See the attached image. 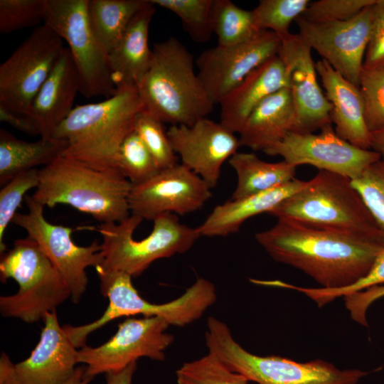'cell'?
<instances>
[{
    "label": "cell",
    "instance_id": "cell-1",
    "mask_svg": "<svg viewBox=\"0 0 384 384\" xmlns=\"http://www.w3.org/2000/svg\"><path fill=\"white\" fill-rule=\"evenodd\" d=\"M255 239L274 260L302 271L326 289L363 278L384 250L361 235L282 218Z\"/></svg>",
    "mask_w": 384,
    "mask_h": 384
},
{
    "label": "cell",
    "instance_id": "cell-2",
    "mask_svg": "<svg viewBox=\"0 0 384 384\" xmlns=\"http://www.w3.org/2000/svg\"><path fill=\"white\" fill-rule=\"evenodd\" d=\"M142 110L137 87L117 88L100 102L74 107L53 137L68 142L65 157L97 169H118L120 146Z\"/></svg>",
    "mask_w": 384,
    "mask_h": 384
},
{
    "label": "cell",
    "instance_id": "cell-3",
    "mask_svg": "<svg viewBox=\"0 0 384 384\" xmlns=\"http://www.w3.org/2000/svg\"><path fill=\"white\" fill-rule=\"evenodd\" d=\"M137 90L143 110L171 126H191L215 105L195 73L193 55L175 37L154 45L149 68Z\"/></svg>",
    "mask_w": 384,
    "mask_h": 384
},
{
    "label": "cell",
    "instance_id": "cell-4",
    "mask_svg": "<svg viewBox=\"0 0 384 384\" xmlns=\"http://www.w3.org/2000/svg\"><path fill=\"white\" fill-rule=\"evenodd\" d=\"M32 196L44 207L69 205L100 223H119L131 215V182L119 169H97L60 156L39 169Z\"/></svg>",
    "mask_w": 384,
    "mask_h": 384
},
{
    "label": "cell",
    "instance_id": "cell-5",
    "mask_svg": "<svg viewBox=\"0 0 384 384\" xmlns=\"http://www.w3.org/2000/svg\"><path fill=\"white\" fill-rule=\"evenodd\" d=\"M268 214L277 219L361 235L384 245V234L351 179L336 173L319 171L304 188Z\"/></svg>",
    "mask_w": 384,
    "mask_h": 384
},
{
    "label": "cell",
    "instance_id": "cell-6",
    "mask_svg": "<svg viewBox=\"0 0 384 384\" xmlns=\"http://www.w3.org/2000/svg\"><path fill=\"white\" fill-rule=\"evenodd\" d=\"M95 270L101 293L108 298L109 304L102 315L91 323L63 326L77 348L86 345L90 334L114 319L140 314L161 318L169 326H183L200 319L217 299L215 285L205 278H198L179 297L164 304H154L139 294L129 274L100 265Z\"/></svg>",
    "mask_w": 384,
    "mask_h": 384
},
{
    "label": "cell",
    "instance_id": "cell-7",
    "mask_svg": "<svg viewBox=\"0 0 384 384\" xmlns=\"http://www.w3.org/2000/svg\"><path fill=\"white\" fill-rule=\"evenodd\" d=\"M205 337L208 352L257 384H358L368 374L360 369H340L320 359L302 363L251 353L234 339L226 324L213 316L207 320Z\"/></svg>",
    "mask_w": 384,
    "mask_h": 384
},
{
    "label": "cell",
    "instance_id": "cell-8",
    "mask_svg": "<svg viewBox=\"0 0 384 384\" xmlns=\"http://www.w3.org/2000/svg\"><path fill=\"white\" fill-rule=\"evenodd\" d=\"M0 279L4 283L13 279L19 287L15 294L0 297L1 315L26 323L43 320L71 297L60 272L28 236L16 240L12 248L1 255Z\"/></svg>",
    "mask_w": 384,
    "mask_h": 384
},
{
    "label": "cell",
    "instance_id": "cell-9",
    "mask_svg": "<svg viewBox=\"0 0 384 384\" xmlns=\"http://www.w3.org/2000/svg\"><path fill=\"white\" fill-rule=\"evenodd\" d=\"M142 220L131 214L119 223H100L95 229L102 237L100 266L137 277L153 262L188 251L200 237L196 228L181 223L176 215L164 213L153 220L149 235L137 240L133 235Z\"/></svg>",
    "mask_w": 384,
    "mask_h": 384
},
{
    "label": "cell",
    "instance_id": "cell-10",
    "mask_svg": "<svg viewBox=\"0 0 384 384\" xmlns=\"http://www.w3.org/2000/svg\"><path fill=\"white\" fill-rule=\"evenodd\" d=\"M88 0H46L43 23L68 43L80 78V93L109 98L117 91L108 53L95 35L87 14Z\"/></svg>",
    "mask_w": 384,
    "mask_h": 384
},
{
    "label": "cell",
    "instance_id": "cell-11",
    "mask_svg": "<svg viewBox=\"0 0 384 384\" xmlns=\"http://www.w3.org/2000/svg\"><path fill=\"white\" fill-rule=\"evenodd\" d=\"M65 48L46 23L34 28L0 65V105L30 116L34 98Z\"/></svg>",
    "mask_w": 384,
    "mask_h": 384
},
{
    "label": "cell",
    "instance_id": "cell-12",
    "mask_svg": "<svg viewBox=\"0 0 384 384\" xmlns=\"http://www.w3.org/2000/svg\"><path fill=\"white\" fill-rule=\"evenodd\" d=\"M26 213H16L12 223L22 228L35 240L66 282L71 300L77 303L86 290L88 278L86 269L101 265L103 256L101 244L96 240L88 246H79L72 239L73 229L48 222L44 206L26 195Z\"/></svg>",
    "mask_w": 384,
    "mask_h": 384
},
{
    "label": "cell",
    "instance_id": "cell-13",
    "mask_svg": "<svg viewBox=\"0 0 384 384\" xmlns=\"http://www.w3.org/2000/svg\"><path fill=\"white\" fill-rule=\"evenodd\" d=\"M169 326L164 319L157 316L129 317L105 343L80 348L78 363L85 364L87 374L94 378L100 373L122 370L142 357L163 361L165 351L174 339L166 332Z\"/></svg>",
    "mask_w": 384,
    "mask_h": 384
},
{
    "label": "cell",
    "instance_id": "cell-14",
    "mask_svg": "<svg viewBox=\"0 0 384 384\" xmlns=\"http://www.w3.org/2000/svg\"><path fill=\"white\" fill-rule=\"evenodd\" d=\"M264 152L280 156L297 167L311 165L319 171L336 173L351 180L380 159L375 151L357 147L341 139L332 124L324 127L317 134L291 132Z\"/></svg>",
    "mask_w": 384,
    "mask_h": 384
},
{
    "label": "cell",
    "instance_id": "cell-15",
    "mask_svg": "<svg viewBox=\"0 0 384 384\" xmlns=\"http://www.w3.org/2000/svg\"><path fill=\"white\" fill-rule=\"evenodd\" d=\"M281 39L260 31L240 43L203 50L196 63L198 77L211 102L221 101L254 69L278 53Z\"/></svg>",
    "mask_w": 384,
    "mask_h": 384
},
{
    "label": "cell",
    "instance_id": "cell-16",
    "mask_svg": "<svg viewBox=\"0 0 384 384\" xmlns=\"http://www.w3.org/2000/svg\"><path fill=\"white\" fill-rule=\"evenodd\" d=\"M43 321L39 341L27 358L14 363L1 353L0 384H62L73 374L78 350L60 326L56 310Z\"/></svg>",
    "mask_w": 384,
    "mask_h": 384
},
{
    "label": "cell",
    "instance_id": "cell-17",
    "mask_svg": "<svg viewBox=\"0 0 384 384\" xmlns=\"http://www.w3.org/2000/svg\"><path fill=\"white\" fill-rule=\"evenodd\" d=\"M371 6L344 21L316 23L301 16L295 20L299 33L311 48L358 87L370 33Z\"/></svg>",
    "mask_w": 384,
    "mask_h": 384
},
{
    "label": "cell",
    "instance_id": "cell-18",
    "mask_svg": "<svg viewBox=\"0 0 384 384\" xmlns=\"http://www.w3.org/2000/svg\"><path fill=\"white\" fill-rule=\"evenodd\" d=\"M210 189L200 176L178 164L132 186L129 210L131 214L151 220L164 213L186 215L204 206L212 196Z\"/></svg>",
    "mask_w": 384,
    "mask_h": 384
},
{
    "label": "cell",
    "instance_id": "cell-19",
    "mask_svg": "<svg viewBox=\"0 0 384 384\" xmlns=\"http://www.w3.org/2000/svg\"><path fill=\"white\" fill-rule=\"evenodd\" d=\"M311 51L299 33L281 38L277 55L286 68L296 110L294 132L313 133L332 124L331 105L319 85Z\"/></svg>",
    "mask_w": 384,
    "mask_h": 384
},
{
    "label": "cell",
    "instance_id": "cell-20",
    "mask_svg": "<svg viewBox=\"0 0 384 384\" xmlns=\"http://www.w3.org/2000/svg\"><path fill=\"white\" fill-rule=\"evenodd\" d=\"M166 134L181 164L200 176L210 188L218 184L224 162L240 146L235 133L220 122L206 117L191 126H171Z\"/></svg>",
    "mask_w": 384,
    "mask_h": 384
},
{
    "label": "cell",
    "instance_id": "cell-21",
    "mask_svg": "<svg viewBox=\"0 0 384 384\" xmlns=\"http://www.w3.org/2000/svg\"><path fill=\"white\" fill-rule=\"evenodd\" d=\"M325 90V96L331 105V119L335 132L350 144L370 149V132L365 120L364 104L360 89L329 63L321 59L315 63Z\"/></svg>",
    "mask_w": 384,
    "mask_h": 384
},
{
    "label": "cell",
    "instance_id": "cell-22",
    "mask_svg": "<svg viewBox=\"0 0 384 384\" xmlns=\"http://www.w3.org/2000/svg\"><path fill=\"white\" fill-rule=\"evenodd\" d=\"M80 78L70 51L65 47L32 103L30 116L41 129V138L53 137L57 127L74 108Z\"/></svg>",
    "mask_w": 384,
    "mask_h": 384
},
{
    "label": "cell",
    "instance_id": "cell-23",
    "mask_svg": "<svg viewBox=\"0 0 384 384\" xmlns=\"http://www.w3.org/2000/svg\"><path fill=\"white\" fill-rule=\"evenodd\" d=\"M289 86L286 68L277 55L250 72L220 103V122L240 133L252 111L267 97Z\"/></svg>",
    "mask_w": 384,
    "mask_h": 384
},
{
    "label": "cell",
    "instance_id": "cell-24",
    "mask_svg": "<svg viewBox=\"0 0 384 384\" xmlns=\"http://www.w3.org/2000/svg\"><path fill=\"white\" fill-rule=\"evenodd\" d=\"M156 11L150 0L129 22L108 59L116 88L137 87L149 68L152 50L148 43L149 29Z\"/></svg>",
    "mask_w": 384,
    "mask_h": 384
},
{
    "label": "cell",
    "instance_id": "cell-25",
    "mask_svg": "<svg viewBox=\"0 0 384 384\" xmlns=\"http://www.w3.org/2000/svg\"><path fill=\"white\" fill-rule=\"evenodd\" d=\"M308 182L294 178L263 193L229 199L216 206L196 229L200 237H225L235 233L247 220L263 213H268L284 200L304 188Z\"/></svg>",
    "mask_w": 384,
    "mask_h": 384
},
{
    "label": "cell",
    "instance_id": "cell-26",
    "mask_svg": "<svg viewBox=\"0 0 384 384\" xmlns=\"http://www.w3.org/2000/svg\"><path fill=\"white\" fill-rule=\"evenodd\" d=\"M296 124L292 97L285 87L265 98L252 111L239 133L240 145L264 151L294 132Z\"/></svg>",
    "mask_w": 384,
    "mask_h": 384
},
{
    "label": "cell",
    "instance_id": "cell-27",
    "mask_svg": "<svg viewBox=\"0 0 384 384\" xmlns=\"http://www.w3.org/2000/svg\"><path fill=\"white\" fill-rule=\"evenodd\" d=\"M68 146L63 139L41 138L36 142L18 139L0 129V184L8 183L23 171L46 166L62 156Z\"/></svg>",
    "mask_w": 384,
    "mask_h": 384
},
{
    "label": "cell",
    "instance_id": "cell-28",
    "mask_svg": "<svg viewBox=\"0 0 384 384\" xmlns=\"http://www.w3.org/2000/svg\"><path fill=\"white\" fill-rule=\"evenodd\" d=\"M237 175V184L230 199H239L287 183L294 179L297 166L285 161H265L254 153L237 152L228 160Z\"/></svg>",
    "mask_w": 384,
    "mask_h": 384
},
{
    "label": "cell",
    "instance_id": "cell-29",
    "mask_svg": "<svg viewBox=\"0 0 384 384\" xmlns=\"http://www.w3.org/2000/svg\"><path fill=\"white\" fill-rule=\"evenodd\" d=\"M148 0H88L91 28L109 54L124 33L134 15Z\"/></svg>",
    "mask_w": 384,
    "mask_h": 384
},
{
    "label": "cell",
    "instance_id": "cell-30",
    "mask_svg": "<svg viewBox=\"0 0 384 384\" xmlns=\"http://www.w3.org/2000/svg\"><path fill=\"white\" fill-rule=\"evenodd\" d=\"M210 21L220 46L240 43L260 31L255 25L252 10L243 9L230 0H213Z\"/></svg>",
    "mask_w": 384,
    "mask_h": 384
},
{
    "label": "cell",
    "instance_id": "cell-31",
    "mask_svg": "<svg viewBox=\"0 0 384 384\" xmlns=\"http://www.w3.org/2000/svg\"><path fill=\"white\" fill-rule=\"evenodd\" d=\"M176 375L177 384H249L250 382L210 352L200 358L184 363Z\"/></svg>",
    "mask_w": 384,
    "mask_h": 384
},
{
    "label": "cell",
    "instance_id": "cell-32",
    "mask_svg": "<svg viewBox=\"0 0 384 384\" xmlns=\"http://www.w3.org/2000/svg\"><path fill=\"white\" fill-rule=\"evenodd\" d=\"M309 0H261L252 10L258 31H270L282 38L290 33L293 21L307 9Z\"/></svg>",
    "mask_w": 384,
    "mask_h": 384
},
{
    "label": "cell",
    "instance_id": "cell-33",
    "mask_svg": "<svg viewBox=\"0 0 384 384\" xmlns=\"http://www.w3.org/2000/svg\"><path fill=\"white\" fill-rule=\"evenodd\" d=\"M175 14L181 21L184 30L196 43L208 41L213 33L210 11L213 0H150Z\"/></svg>",
    "mask_w": 384,
    "mask_h": 384
},
{
    "label": "cell",
    "instance_id": "cell-34",
    "mask_svg": "<svg viewBox=\"0 0 384 384\" xmlns=\"http://www.w3.org/2000/svg\"><path fill=\"white\" fill-rule=\"evenodd\" d=\"M117 167L132 186L141 184L160 170L153 156L134 130L120 146Z\"/></svg>",
    "mask_w": 384,
    "mask_h": 384
},
{
    "label": "cell",
    "instance_id": "cell-35",
    "mask_svg": "<svg viewBox=\"0 0 384 384\" xmlns=\"http://www.w3.org/2000/svg\"><path fill=\"white\" fill-rule=\"evenodd\" d=\"M134 131L153 156L160 171L178 164L164 123L159 119L142 110L137 115Z\"/></svg>",
    "mask_w": 384,
    "mask_h": 384
},
{
    "label": "cell",
    "instance_id": "cell-36",
    "mask_svg": "<svg viewBox=\"0 0 384 384\" xmlns=\"http://www.w3.org/2000/svg\"><path fill=\"white\" fill-rule=\"evenodd\" d=\"M39 169H33L16 175L4 185L0 191V253H5L4 235L10 223L17 213V209L31 188L39 183Z\"/></svg>",
    "mask_w": 384,
    "mask_h": 384
},
{
    "label": "cell",
    "instance_id": "cell-37",
    "mask_svg": "<svg viewBox=\"0 0 384 384\" xmlns=\"http://www.w3.org/2000/svg\"><path fill=\"white\" fill-rule=\"evenodd\" d=\"M359 89L364 104L365 120L369 131L384 127V65L363 67Z\"/></svg>",
    "mask_w": 384,
    "mask_h": 384
},
{
    "label": "cell",
    "instance_id": "cell-38",
    "mask_svg": "<svg viewBox=\"0 0 384 384\" xmlns=\"http://www.w3.org/2000/svg\"><path fill=\"white\" fill-rule=\"evenodd\" d=\"M351 182L384 234V161L371 164Z\"/></svg>",
    "mask_w": 384,
    "mask_h": 384
},
{
    "label": "cell",
    "instance_id": "cell-39",
    "mask_svg": "<svg viewBox=\"0 0 384 384\" xmlns=\"http://www.w3.org/2000/svg\"><path fill=\"white\" fill-rule=\"evenodd\" d=\"M46 0H0V33L8 34L43 21Z\"/></svg>",
    "mask_w": 384,
    "mask_h": 384
},
{
    "label": "cell",
    "instance_id": "cell-40",
    "mask_svg": "<svg viewBox=\"0 0 384 384\" xmlns=\"http://www.w3.org/2000/svg\"><path fill=\"white\" fill-rule=\"evenodd\" d=\"M376 0H319L310 2L301 16L316 23L344 21L356 16Z\"/></svg>",
    "mask_w": 384,
    "mask_h": 384
},
{
    "label": "cell",
    "instance_id": "cell-41",
    "mask_svg": "<svg viewBox=\"0 0 384 384\" xmlns=\"http://www.w3.org/2000/svg\"><path fill=\"white\" fill-rule=\"evenodd\" d=\"M384 284V250L378 257L370 271L358 282L345 287L325 289L319 287L316 290V298L325 305L340 297L362 291L375 285Z\"/></svg>",
    "mask_w": 384,
    "mask_h": 384
},
{
    "label": "cell",
    "instance_id": "cell-42",
    "mask_svg": "<svg viewBox=\"0 0 384 384\" xmlns=\"http://www.w3.org/2000/svg\"><path fill=\"white\" fill-rule=\"evenodd\" d=\"M371 10L370 33L363 62L365 68L384 65V0H376Z\"/></svg>",
    "mask_w": 384,
    "mask_h": 384
},
{
    "label": "cell",
    "instance_id": "cell-43",
    "mask_svg": "<svg viewBox=\"0 0 384 384\" xmlns=\"http://www.w3.org/2000/svg\"><path fill=\"white\" fill-rule=\"evenodd\" d=\"M384 297V284L375 285L344 297L345 305L351 318L367 326L366 312L377 299Z\"/></svg>",
    "mask_w": 384,
    "mask_h": 384
},
{
    "label": "cell",
    "instance_id": "cell-44",
    "mask_svg": "<svg viewBox=\"0 0 384 384\" xmlns=\"http://www.w3.org/2000/svg\"><path fill=\"white\" fill-rule=\"evenodd\" d=\"M0 120L31 136L41 135L38 122L31 116L15 113L0 105Z\"/></svg>",
    "mask_w": 384,
    "mask_h": 384
},
{
    "label": "cell",
    "instance_id": "cell-45",
    "mask_svg": "<svg viewBox=\"0 0 384 384\" xmlns=\"http://www.w3.org/2000/svg\"><path fill=\"white\" fill-rule=\"evenodd\" d=\"M136 368L137 363L134 362L122 370L106 373V384H132Z\"/></svg>",
    "mask_w": 384,
    "mask_h": 384
},
{
    "label": "cell",
    "instance_id": "cell-46",
    "mask_svg": "<svg viewBox=\"0 0 384 384\" xmlns=\"http://www.w3.org/2000/svg\"><path fill=\"white\" fill-rule=\"evenodd\" d=\"M370 149L384 161V127L370 132Z\"/></svg>",
    "mask_w": 384,
    "mask_h": 384
},
{
    "label": "cell",
    "instance_id": "cell-47",
    "mask_svg": "<svg viewBox=\"0 0 384 384\" xmlns=\"http://www.w3.org/2000/svg\"><path fill=\"white\" fill-rule=\"evenodd\" d=\"M92 379L87 374L86 367L83 366L77 367L73 374L62 384H88Z\"/></svg>",
    "mask_w": 384,
    "mask_h": 384
}]
</instances>
